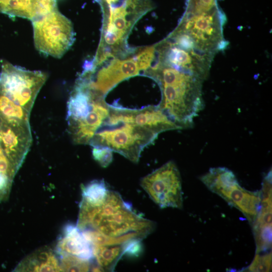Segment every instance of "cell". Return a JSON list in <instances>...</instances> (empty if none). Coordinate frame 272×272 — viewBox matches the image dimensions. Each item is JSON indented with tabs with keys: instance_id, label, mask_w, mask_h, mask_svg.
Listing matches in <instances>:
<instances>
[{
	"instance_id": "8fae6325",
	"label": "cell",
	"mask_w": 272,
	"mask_h": 272,
	"mask_svg": "<svg viewBox=\"0 0 272 272\" xmlns=\"http://www.w3.org/2000/svg\"><path fill=\"white\" fill-rule=\"evenodd\" d=\"M220 15L217 6L199 14L186 12L176 30L188 34L197 49L210 53L222 42Z\"/></svg>"
},
{
	"instance_id": "9c48e42d",
	"label": "cell",
	"mask_w": 272,
	"mask_h": 272,
	"mask_svg": "<svg viewBox=\"0 0 272 272\" xmlns=\"http://www.w3.org/2000/svg\"><path fill=\"white\" fill-rule=\"evenodd\" d=\"M47 77L45 72L27 70L6 61L0 74V92L30 112Z\"/></svg>"
},
{
	"instance_id": "44dd1931",
	"label": "cell",
	"mask_w": 272,
	"mask_h": 272,
	"mask_svg": "<svg viewBox=\"0 0 272 272\" xmlns=\"http://www.w3.org/2000/svg\"><path fill=\"white\" fill-rule=\"evenodd\" d=\"M271 268V252L256 254L251 263L247 268L249 271H269Z\"/></svg>"
},
{
	"instance_id": "d6986e66",
	"label": "cell",
	"mask_w": 272,
	"mask_h": 272,
	"mask_svg": "<svg viewBox=\"0 0 272 272\" xmlns=\"http://www.w3.org/2000/svg\"><path fill=\"white\" fill-rule=\"evenodd\" d=\"M108 189L103 180L91 181L82 186V200L90 204H97L104 198Z\"/></svg>"
},
{
	"instance_id": "5b68a950",
	"label": "cell",
	"mask_w": 272,
	"mask_h": 272,
	"mask_svg": "<svg viewBox=\"0 0 272 272\" xmlns=\"http://www.w3.org/2000/svg\"><path fill=\"white\" fill-rule=\"evenodd\" d=\"M105 96L90 88L79 77L67 102V130L76 144H89L106 118L109 104Z\"/></svg>"
},
{
	"instance_id": "7402d4cb",
	"label": "cell",
	"mask_w": 272,
	"mask_h": 272,
	"mask_svg": "<svg viewBox=\"0 0 272 272\" xmlns=\"http://www.w3.org/2000/svg\"><path fill=\"white\" fill-rule=\"evenodd\" d=\"M94 159L103 167L108 166L112 160V151L106 148L94 147L92 150Z\"/></svg>"
},
{
	"instance_id": "e0dca14e",
	"label": "cell",
	"mask_w": 272,
	"mask_h": 272,
	"mask_svg": "<svg viewBox=\"0 0 272 272\" xmlns=\"http://www.w3.org/2000/svg\"><path fill=\"white\" fill-rule=\"evenodd\" d=\"M128 241L122 243H103L92 246L94 257L99 269L103 271H113L120 258L125 254L126 244Z\"/></svg>"
},
{
	"instance_id": "7a4b0ae2",
	"label": "cell",
	"mask_w": 272,
	"mask_h": 272,
	"mask_svg": "<svg viewBox=\"0 0 272 272\" xmlns=\"http://www.w3.org/2000/svg\"><path fill=\"white\" fill-rule=\"evenodd\" d=\"M77 227L81 231L97 232L92 237L95 245L142 241L153 232L156 223L135 213L119 193L108 189L97 204L82 199Z\"/></svg>"
},
{
	"instance_id": "603a6c76",
	"label": "cell",
	"mask_w": 272,
	"mask_h": 272,
	"mask_svg": "<svg viewBox=\"0 0 272 272\" xmlns=\"http://www.w3.org/2000/svg\"><path fill=\"white\" fill-rule=\"evenodd\" d=\"M216 6L215 0H195L188 5L186 12L199 14L209 11Z\"/></svg>"
},
{
	"instance_id": "5bb4252c",
	"label": "cell",
	"mask_w": 272,
	"mask_h": 272,
	"mask_svg": "<svg viewBox=\"0 0 272 272\" xmlns=\"http://www.w3.org/2000/svg\"><path fill=\"white\" fill-rule=\"evenodd\" d=\"M56 8V0H0V13L31 21Z\"/></svg>"
},
{
	"instance_id": "52a82bcc",
	"label": "cell",
	"mask_w": 272,
	"mask_h": 272,
	"mask_svg": "<svg viewBox=\"0 0 272 272\" xmlns=\"http://www.w3.org/2000/svg\"><path fill=\"white\" fill-rule=\"evenodd\" d=\"M199 178L210 191L239 210L250 224H252L260 207V190L251 191L244 189L234 173L226 167L210 168Z\"/></svg>"
},
{
	"instance_id": "277c9868",
	"label": "cell",
	"mask_w": 272,
	"mask_h": 272,
	"mask_svg": "<svg viewBox=\"0 0 272 272\" xmlns=\"http://www.w3.org/2000/svg\"><path fill=\"white\" fill-rule=\"evenodd\" d=\"M102 12L100 41L91 63L94 71L106 62L134 51L127 39L140 19L155 8L152 0H94Z\"/></svg>"
},
{
	"instance_id": "3957f363",
	"label": "cell",
	"mask_w": 272,
	"mask_h": 272,
	"mask_svg": "<svg viewBox=\"0 0 272 272\" xmlns=\"http://www.w3.org/2000/svg\"><path fill=\"white\" fill-rule=\"evenodd\" d=\"M156 63L143 75L154 80L161 91L159 108L180 129L191 127L204 108L202 80L193 74L162 62Z\"/></svg>"
},
{
	"instance_id": "cb8c5ba5",
	"label": "cell",
	"mask_w": 272,
	"mask_h": 272,
	"mask_svg": "<svg viewBox=\"0 0 272 272\" xmlns=\"http://www.w3.org/2000/svg\"><path fill=\"white\" fill-rule=\"evenodd\" d=\"M14 178L0 171V201L8 197Z\"/></svg>"
},
{
	"instance_id": "4fadbf2b",
	"label": "cell",
	"mask_w": 272,
	"mask_h": 272,
	"mask_svg": "<svg viewBox=\"0 0 272 272\" xmlns=\"http://www.w3.org/2000/svg\"><path fill=\"white\" fill-rule=\"evenodd\" d=\"M260 209L251 225L256 244V254L270 251L271 247V172L263 180Z\"/></svg>"
},
{
	"instance_id": "ba28073f",
	"label": "cell",
	"mask_w": 272,
	"mask_h": 272,
	"mask_svg": "<svg viewBox=\"0 0 272 272\" xmlns=\"http://www.w3.org/2000/svg\"><path fill=\"white\" fill-rule=\"evenodd\" d=\"M32 22L35 47L44 54L61 58L75 41L73 23L57 8Z\"/></svg>"
},
{
	"instance_id": "ffe728a7",
	"label": "cell",
	"mask_w": 272,
	"mask_h": 272,
	"mask_svg": "<svg viewBox=\"0 0 272 272\" xmlns=\"http://www.w3.org/2000/svg\"><path fill=\"white\" fill-rule=\"evenodd\" d=\"M59 255V264L62 271H88L90 269V261L67 254Z\"/></svg>"
},
{
	"instance_id": "7c38bea8",
	"label": "cell",
	"mask_w": 272,
	"mask_h": 272,
	"mask_svg": "<svg viewBox=\"0 0 272 272\" xmlns=\"http://www.w3.org/2000/svg\"><path fill=\"white\" fill-rule=\"evenodd\" d=\"M31 143L30 124H13L0 117V146L16 172L21 167Z\"/></svg>"
},
{
	"instance_id": "9a60e30c",
	"label": "cell",
	"mask_w": 272,
	"mask_h": 272,
	"mask_svg": "<svg viewBox=\"0 0 272 272\" xmlns=\"http://www.w3.org/2000/svg\"><path fill=\"white\" fill-rule=\"evenodd\" d=\"M56 251L59 254L72 255L88 261L94 258L92 244L77 226L65 227L64 235L57 244Z\"/></svg>"
},
{
	"instance_id": "30bf717a",
	"label": "cell",
	"mask_w": 272,
	"mask_h": 272,
	"mask_svg": "<svg viewBox=\"0 0 272 272\" xmlns=\"http://www.w3.org/2000/svg\"><path fill=\"white\" fill-rule=\"evenodd\" d=\"M140 185L160 208L182 209L181 178L173 161L166 163L143 177Z\"/></svg>"
},
{
	"instance_id": "6da1fadb",
	"label": "cell",
	"mask_w": 272,
	"mask_h": 272,
	"mask_svg": "<svg viewBox=\"0 0 272 272\" xmlns=\"http://www.w3.org/2000/svg\"><path fill=\"white\" fill-rule=\"evenodd\" d=\"M179 129L158 106L130 109L109 105L108 115L89 144L103 147L137 163L145 147L159 133Z\"/></svg>"
},
{
	"instance_id": "2e32d148",
	"label": "cell",
	"mask_w": 272,
	"mask_h": 272,
	"mask_svg": "<svg viewBox=\"0 0 272 272\" xmlns=\"http://www.w3.org/2000/svg\"><path fill=\"white\" fill-rule=\"evenodd\" d=\"M17 271H62L58 260L47 247L39 249L20 262L15 268Z\"/></svg>"
},
{
	"instance_id": "ac0fdd59",
	"label": "cell",
	"mask_w": 272,
	"mask_h": 272,
	"mask_svg": "<svg viewBox=\"0 0 272 272\" xmlns=\"http://www.w3.org/2000/svg\"><path fill=\"white\" fill-rule=\"evenodd\" d=\"M30 114L0 92V117L3 119L13 124H30Z\"/></svg>"
},
{
	"instance_id": "8992f818",
	"label": "cell",
	"mask_w": 272,
	"mask_h": 272,
	"mask_svg": "<svg viewBox=\"0 0 272 272\" xmlns=\"http://www.w3.org/2000/svg\"><path fill=\"white\" fill-rule=\"evenodd\" d=\"M155 46L135 48L129 55L111 59L93 73L82 72L80 75L93 90L106 95L122 81L148 69L156 56Z\"/></svg>"
}]
</instances>
